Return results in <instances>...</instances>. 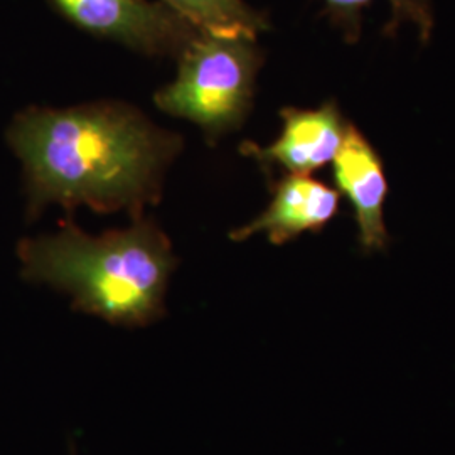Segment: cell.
<instances>
[{
	"label": "cell",
	"instance_id": "obj_6",
	"mask_svg": "<svg viewBox=\"0 0 455 455\" xmlns=\"http://www.w3.org/2000/svg\"><path fill=\"white\" fill-rule=\"evenodd\" d=\"M332 165L338 193L346 196L353 206L361 248L364 251L383 250L388 243L383 214L388 180L378 152L353 124L347 127Z\"/></svg>",
	"mask_w": 455,
	"mask_h": 455
},
{
	"label": "cell",
	"instance_id": "obj_1",
	"mask_svg": "<svg viewBox=\"0 0 455 455\" xmlns=\"http://www.w3.org/2000/svg\"><path fill=\"white\" fill-rule=\"evenodd\" d=\"M7 142L24 167L29 220L49 204L140 220L147 204L159 203L164 174L182 148L180 135L112 101L29 107L9 125Z\"/></svg>",
	"mask_w": 455,
	"mask_h": 455
},
{
	"label": "cell",
	"instance_id": "obj_8",
	"mask_svg": "<svg viewBox=\"0 0 455 455\" xmlns=\"http://www.w3.org/2000/svg\"><path fill=\"white\" fill-rule=\"evenodd\" d=\"M331 22L341 29L347 43H356L363 28V11L373 0H321ZM391 7L390 26L385 33L395 34L403 24L419 29L422 43H428L434 33V4L432 0H388Z\"/></svg>",
	"mask_w": 455,
	"mask_h": 455
},
{
	"label": "cell",
	"instance_id": "obj_2",
	"mask_svg": "<svg viewBox=\"0 0 455 455\" xmlns=\"http://www.w3.org/2000/svg\"><path fill=\"white\" fill-rule=\"evenodd\" d=\"M17 255L26 280L71 295L73 309L127 327L163 317L178 265L167 235L142 218L100 236L65 223L58 233L22 240Z\"/></svg>",
	"mask_w": 455,
	"mask_h": 455
},
{
	"label": "cell",
	"instance_id": "obj_9",
	"mask_svg": "<svg viewBox=\"0 0 455 455\" xmlns=\"http://www.w3.org/2000/svg\"><path fill=\"white\" fill-rule=\"evenodd\" d=\"M191 22L197 31L246 34L257 37L268 29V20L244 0H163Z\"/></svg>",
	"mask_w": 455,
	"mask_h": 455
},
{
	"label": "cell",
	"instance_id": "obj_3",
	"mask_svg": "<svg viewBox=\"0 0 455 455\" xmlns=\"http://www.w3.org/2000/svg\"><path fill=\"white\" fill-rule=\"evenodd\" d=\"M178 61V78L154 95L156 105L196 124L212 144L238 131L251 110L263 63L257 37L199 31Z\"/></svg>",
	"mask_w": 455,
	"mask_h": 455
},
{
	"label": "cell",
	"instance_id": "obj_7",
	"mask_svg": "<svg viewBox=\"0 0 455 455\" xmlns=\"http://www.w3.org/2000/svg\"><path fill=\"white\" fill-rule=\"evenodd\" d=\"M339 212V193L310 176L289 174L278 180L268 208L251 223L231 231L233 242L265 233L274 244H283L304 233H319Z\"/></svg>",
	"mask_w": 455,
	"mask_h": 455
},
{
	"label": "cell",
	"instance_id": "obj_4",
	"mask_svg": "<svg viewBox=\"0 0 455 455\" xmlns=\"http://www.w3.org/2000/svg\"><path fill=\"white\" fill-rule=\"evenodd\" d=\"M49 4L84 33L146 56L178 60L199 33L163 0H49Z\"/></svg>",
	"mask_w": 455,
	"mask_h": 455
},
{
	"label": "cell",
	"instance_id": "obj_5",
	"mask_svg": "<svg viewBox=\"0 0 455 455\" xmlns=\"http://www.w3.org/2000/svg\"><path fill=\"white\" fill-rule=\"evenodd\" d=\"M283 131L274 144L260 147L246 142L242 152L255 157L263 167L278 165L289 174L309 176L332 163L341 148L349 122L338 105L327 101L315 110L283 108Z\"/></svg>",
	"mask_w": 455,
	"mask_h": 455
}]
</instances>
